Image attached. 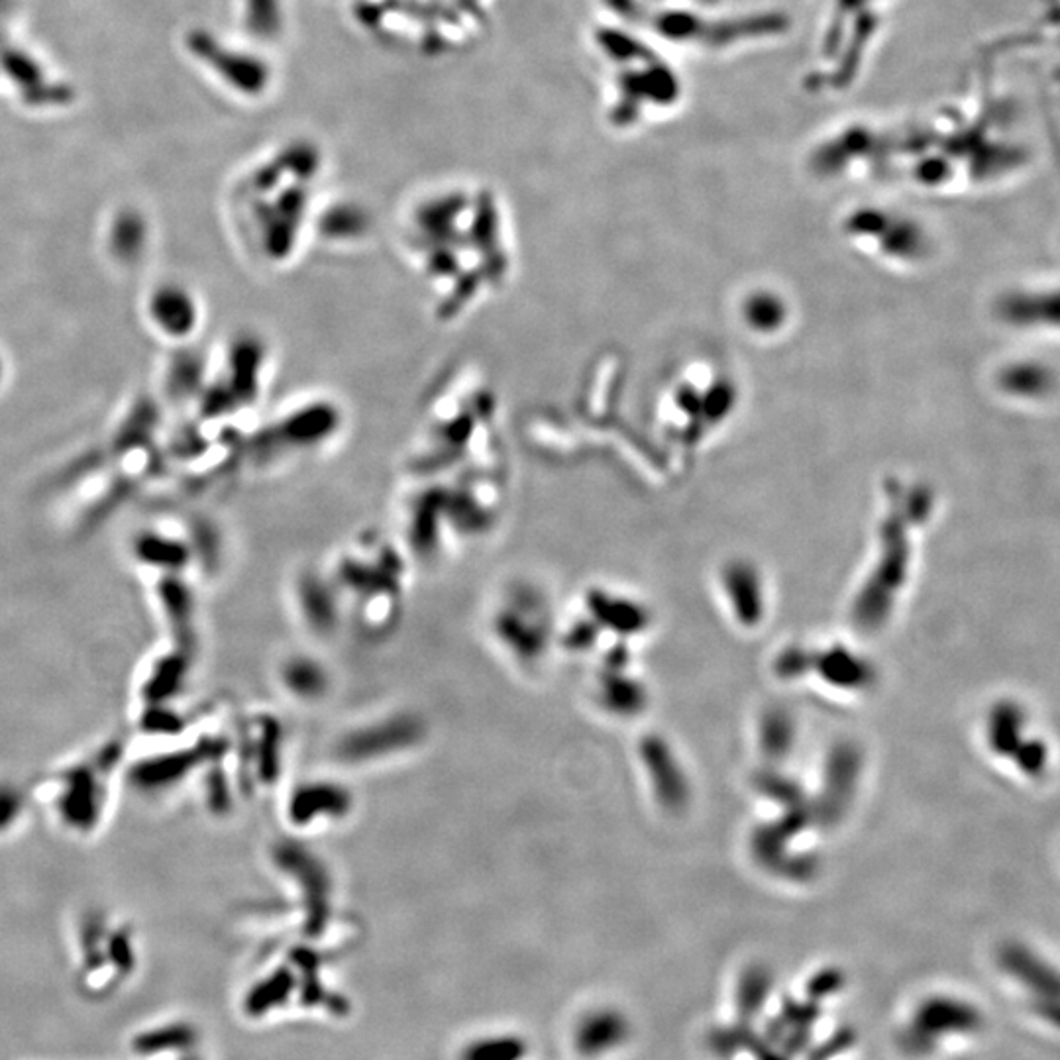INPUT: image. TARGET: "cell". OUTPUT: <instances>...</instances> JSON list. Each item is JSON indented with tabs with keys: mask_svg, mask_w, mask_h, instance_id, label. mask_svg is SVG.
I'll use <instances>...</instances> for the list:
<instances>
[{
	"mask_svg": "<svg viewBox=\"0 0 1060 1060\" xmlns=\"http://www.w3.org/2000/svg\"><path fill=\"white\" fill-rule=\"evenodd\" d=\"M401 234L413 272L444 320L466 317L511 277V230L487 194L456 187L424 197L406 212Z\"/></svg>",
	"mask_w": 1060,
	"mask_h": 1060,
	"instance_id": "1",
	"label": "cell"
},
{
	"mask_svg": "<svg viewBox=\"0 0 1060 1060\" xmlns=\"http://www.w3.org/2000/svg\"><path fill=\"white\" fill-rule=\"evenodd\" d=\"M148 317L158 332L171 340H183L199 327V303L179 283H161L148 297Z\"/></svg>",
	"mask_w": 1060,
	"mask_h": 1060,
	"instance_id": "2",
	"label": "cell"
},
{
	"mask_svg": "<svg viewBox=\"0 0 1060 1060\" xmlns=\"http://www.w3.org/2000/svg\"><path fill=\"white\" fill-rule=\"evenodd\" d=\"M978 1025H981V1016L972 1007L956 1004V1001H931L913 1017L908 1041L913 1047V1051H929L935 1045L933 1035L941 1031L968 1034Z\"/></svg>",
	"mask_w": 1060,
	"mask_h": 1060,
	"instance_id": "3",
	"label": "cell"
},
{
	"mask_svg": "<svg viewBox=\"0 0 1060 1060\" xmlns=\"http://www.w3.org/2000/svg\"><path fill=\"white\" fill-rule=\"evenodd\" d=\"M2 380H4V362H2V358H0V383H2Z\"/></svg>",
	"mask_w": 1060,
	"mask_h": 1060,
	"instance_id": "4",
	"label": "cell"
}]
</instances>
